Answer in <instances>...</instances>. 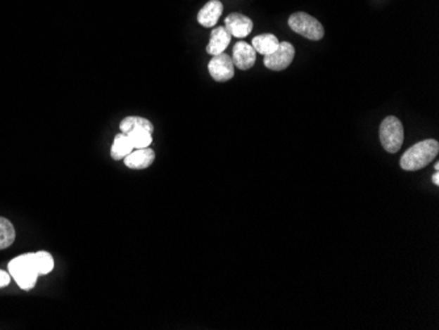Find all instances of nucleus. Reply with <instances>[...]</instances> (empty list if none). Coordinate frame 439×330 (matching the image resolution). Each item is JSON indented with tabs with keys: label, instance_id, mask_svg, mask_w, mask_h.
Listing matches in <instances>:
<instances>
[{
	"label": "nucleus",
	"instance_id": "7ed1b4c3",
	"mask_svg": "<svg viewBox=\"0 0 439 330\" xmlns=\"http://www.w3.org/2000/svg\"><path fill=\"white\" fill-rule=\"evenodd\" d=\"M291 30L308 40L319 41L324 37L325 30L322 24L305 12H296L288 19Z\"/></svg>",
	"mask_w": 439,
	"mask_h": 330
},
{
	"label": "nucleus",
	"instance_id": "6e6552de",
	"mask_svg": "<svg viewBox=\"0 0 439 330\" xmlns=\"http://www.w3.org/2000/svg\"><path fill=\"white\" fill-rule=\"evenodd\" d=\"M253 20L242 15V13H230L229 16H227L225 19V30H228L230 36L237 37V39H243L246 36H249L253 30Z\"/></svg>",
	"mask_w": 439,
	"mask_h": 330
},
{
	"label": "nucleus",
	"instance_id": "39448f33",
	"mask_svg": "<svg viewBox=\"0 0 439 330\" xmlns=\"http://www.w3.org/2000/svg\"><path fill=\"white\" fill-rule=\"evenodd\" d=\"M295 58V48L291 42H279L276 51L265 56V66L269 70H286Z\"/></svg>",
	"mask_w": 439,
	"mask_h": 330
},
{
	"label": "nucleus",
	"instance_id": "2eb2a0df",
	"mask_svg": "<svg viewBox=\"0 0 439 330\" xmlns=\"http://www.w3.org/2000/svg\"><path fill=\"white\" fill-rule=\"evenodd\" d=\"M16 237L12 222L4 217H0V250L7 249L13 243Z\"/></svg>",
	"mask_w": 439,
	"mask_h": 330
},
{
	"label": "nucleus",
	"instance_id": "1a4fd4ad",
	"mask_svg": "<svg viewBox=\"0 0 439 330\" xmlns=\"http://www.w3.org/2000/svg\"><path fill=\"white\" fill-rule=\"evenodd\" d=\"M155 160V153L153 149L144 148V149H134L130 154L124 158V163L127 167L140 170V169H148L151 166V163Z\"/></svg>",
	"mask_w": 439,
	"mask_h": 330
},
{
	"label": "nucleus",
	"instance_id": "f8f14e48",
	"mask_svg": "<svg viewBox=\"0 0 439 330\" xmlns=\"http://www.w3.org/2000/svg\"><path fill=\"white\" fill-rule=\"evenodd\" d=\"M251 46L254 48V51L260 53L262 56H267L271 54L272 51H276V48L279 46V40L276 36L271 34V33H265L253 39Z\"/></svg>",
	"mask_w": 439,
	"mask_h": 330
},
{
	"label": "nucleus",
	"instance_id": "20e7f679",
	"mask_svg": "<svg viewBox=\"0 0 439 330\" xmlns=\"http://www.w3.org/2000/svg\"><path fill=\"white\" fill-rule=\"evenodd\" d=\"M380 142L388 153H397L404 142V127L395 116L386 118L380 125Z\"/></svg>",
	"mask_w": 439,
	"mask_h": 330
},
{
	"label": "nucleus",
	"instance_id": "ddd939ff",
	"mask_svg": "<svg viewBox=\"0 0 439 330\" xmlns=\"http://www.w3.org/2000/svg\"><path fill=\"white\" fill-rule=\"evenodd\" d=\"M133 151L134 148L130 142L128 134L121 132L120 134H117L113 140L112 148H110V157L116 160H124Z\"/></svg>",
	"mask_w": 439,
	"mask_h": 330
},
{
	"label": "nucleus",
	"instance_id": "423d86ee",
	"mask_svg": "<svg viewBox=\"0 0 439 330\" xmlns=\"http://www.w3.org/2000/svg\"><path fill=\"white\" fill-rule=\"evenodd\" d=\"M208 70L216 82H228L234 77V63L228 54L221 53L210 58Z\"/></svg>",
	"mask_w": 439,
	"mask_h": 330
},
{
	"label": "nucleus",
	"instance_id": "9b49d317",
	"mask_svg": "<svg viewBox=\"0 0 439 330\" xmlns=\"http://www.w3.org/2000/svg\"><path fill=\"white\" fill-rule=\"evenodd\" d=\"M231 36L229 32L225 30V27L215 28L210 33V40L207 46V53L210 56H217L224 53L225 49L229 46Z\"/></svg>",
	"mask_w": 439,
	"mask_h": 330
},
{
	"label": "nucleus",
	"instance_id": "f257e3e1",
	"mask_svg": "<svg viewBox=\"0 0 439 330\" xmlns=\"http://www.w3.org/2000/svg\"><path fill=\"white\" fill-rule=\"evenodd\" d=\"M439 142L437 140L421 141L405 151L400 160L401 169L405 171H417L426 167L437 158Z\"/></svg>",
	"mask_w": 439,
	"mask_h": 330
},
{
	"label": "nucleus",
	"instance_id": "9d476101",
	"mask_svg": "<svg viewBox=\"0 0 439 330\" xmlns=\"http://www.w3.org/2000/svg\"><path fill=\"white\" fill-rule=\"evenodd\" d=\"M224 11V6L219 0H210L198 13L200 25L205 28H212L216 25Z\"/></svg>",
	"mask_w": 439,
	"mask_h": 330
},
{
	"label": "nucleus",
	"instance_id": "6ab92c4d",
	"mask_svg": "<svg viewBox=\"0 0 439 330\" xmlns=\"http://www.w3.org/2000/svg\"><path fill=\"white\" fill-rule=\"evenodd\" d=\"M433 183L435 184V186H439V171H435L434 174H433Z\"/></svg>",
	"mask_w": 439,
	"mask_h": 330
},
{
	"label": "nucleus",
	"instance_id": "aec40b11",
	"mask_svg": "<svg viewBox=\"0 0 439 330\" xmlns=\"http://www.w3.org/2000/svg\"><path fill=\"white\" fill-rule=\"evenodd\" d=\"M434 169H435V171H439V163H438V162H435V166H434Z\"/></svg>",
	"mask_w": 439,
	"mask_h": 330
},
{
	"label": "nucleus",
	"instance_id": "dca6fc26",
	"mask_svg": "<svg viewBox=\"0 0 439 330\" xmlns=\"http://www.w3.org/2000/svg\"><path fill=\"white\" fill-rule=\"evenodd\" d=\"M130 142L133 145L134 149H144V148H149L150 144L153 142L151 133L148 130H133L128 133Z\"/></svg>",
	"mask_w": 439,
	"mask_h": 330
},
{
	"label": "nucleus",
	"instance_id": "f03ea898",
	"mask_svg": "<svg viewBox=\"0 0 439 330\" xmlns=\"http://www.w3.org/2000/svg\"><path fill=\"white\" fill-rule=\"evenodd\" d=\"M11 277L18 283L21 290L30 291L34 287L40 271L36 263L34 253H28L16 257L8 263Z\"/></svg>",
	"mask_w": 439,
	"mask_h": 330
},
{
	"label": "nucleus",
	"instance_id": "4468645a",
	"mask_svg": "<svg viewBox=\"0 0 439 330\" xmlns=\"http://www.w3.org/2000/svg\"><path fill=\"white\" fill-rule=\"evenodd\" d=\"M140 129L148 130L150 133H153L154 125H153L148 119L139 118V116L125 118V119L120 122V130L122 133H125V134H128V133L133 132V130Z\"/></svg>",
	"mask_w": 439,
	"mask_h": 330
},
{
	"label": "nucleus",
	"instance_id": "a211bd4d",
	"mask_svg": "<svg viewBox=\"0 0 439 330\" xmlns=\"http://www.w3.org/2000/svg\"><path fill=\"white\" fill-rule=\"evenodd\" d=\"M11 281V274L6 271L0 270V288L8 286Z\"/></svg>",
	"mask_w": 439,
	"mask_h": 330
},
{
	"label": "nucleus",
	"instance_id": "f3484780",
	"mask_svg": "<svg viewBox=\"0 0 439 330\" xmlns=\"http://www.w3.org/2000/svg\"><path fill=\"white\" fill-rule=\"evenodd\" d=\"M34 258H36V263H37V267L40 271V275H46L54 269V260L48 251L34 253Z\"/></svg>",
	"mask_w": 439,
	"mask_h": 330
},
{
	"label": "nucleus",
	"instance_id": "0eeeda50",
	"mask_svg": "<svg viewBox=\"0 0 439 330\" xmlns=\"http://www.w3.org/2000/svg\"><path fill=\"white\" fill-rule=\"evenodd\" d=\"M231 61L234 66L238 68L240 70H249L257 61V51H254L251 44L240 41L233 48Z\"/></svg>",
	"mask_w": 439,
	"mask_h": 330
}]
</instances>
